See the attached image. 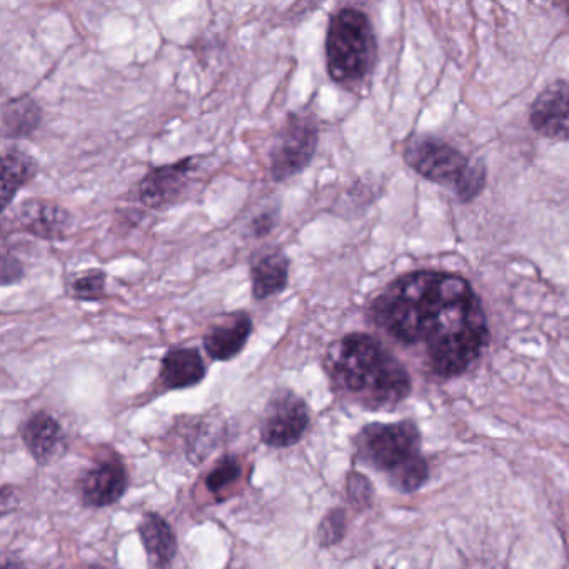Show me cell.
Masks as SVG:
<instances>
[{
    "mask_svg": "<svg viewBox=\"0 0 569 569\" xmlns=\"http://www.w3.org/2000/svg\"><path fill=\"white\" fill-rule=\"evenodd\" d=\"M368 315L389 338L425 349L439 378L468 371L489 345L481 299L465 278L449 272L401 276L372 299Z\"/></svg>",
    "mask_w": 569,
    "mask_h": 569,
    "instance_id": "obj_1",
    "label": "cell"
},
{
    "mask_svg": "<svg viewBox=\"0 0 569 569\" xmlns=\"http://www.w3.org/2000/svg\"><path fill=\"white\" fill-rule=\"evenodd\" d=\"M325 369L332 389L368 411H389L412 389L411 376L378 339L365 332L342 336L329 346Z\"/></svg>",
    "mask_w": 569,
    "mask_h": 569,
    "instance_id": "obj_2",
    "label": "cell"
},
{
    "mask_svg": "<svg viewBox=\"0 0 569 569\" xmlns=\"http://www.w3.org/2000/svg\"><path fill=\"white\" fill-rule=\"evenodd\" d=\"M362 465L381 472L402 492H415L428 481L429 466L421 451V432L412 421L372 422L355 439Z\"/></svg>",
    "mask_w": 569,
    "mask_h": 569,
    "instance_id": "obj_3",
    "label": "cell"
},
{
    "mask_svg": "<svg viewBox=\"0 0 569 569\" xmlns=\"http://www.w3.org/2000/svg\"><path fill=\"white\" fill-rule=\"evenodd\" d=\"M326 69L336 84L358 91L375 71L378 42L365 12L339 9L331 16L326 34Z\"/></svg>",
    "mask_w": 569,
    "mask_h": 569,
    "instance_id": "obj_4",
    "label": "cell"
},
{
    "mask_svg": "<svg viewBox=\"0 0 569 569\" xmlns=\"http://www.w3.org/2000/svg\"><path fill=\"white\" fill-rule=\"evenodd\" d=\"M318 144L316 116L308 109L289 112L269 151L271 178L282 182L301 174L315 159Z\"/></svg>",
    "mask_w": 569,
    "mask_h": 569,
    "instance_id": "obj_5",
    "label": "cell"
},
{
    "mask_svg": "<svg viewBox=\"0 0 569 569\" xmlns=\"http://www.w3.org/2000/svg\"><path fill=\"white\" fill-rule=\"evenodd\" d=\"M405 159L412 171L436 184L458 188L471 162L448 142L419 138L406 146Z\"/></svg>",
    "mask_w": 569,
    "mask_h": 569,
    "instance_id": "obj_6",
    "label": "cell"
},
{
    "mask_svg": "<svg viewBox=\"0 0 569 569\" xmlns=\"http://www.w3.org/2000/svg\"><path fill=\"white\" fill-rule=\"evenodd\" d=\"M309 426L305 399L289 389H281L269 399L261 419V441L271 448L298 445Z\"/></svg>",
    "mask_w": 569,
    "mask_h": 569,
    "instance_id": "obj_7",
    "label": "cell"
},
{
    "mask_svg": "<svg viewBox=\"0 0 569 569\" xmlns=\"http://www.w3.org/2000/svg\"><path fill=\"white\" fill-rule=\"evenodd\" d=\"M198 169L194 158L151 169L139 184V199L149 209H166L182 201Z\"/></svg>",
    "mask_w": 569,
    "mask_h": 569,
    "instance_id": "obj_8",
    "label": "cell"
},
{
    "mask_svg": "<svg viewBox=\"0 0 569 569\" xmlns=\"http://www.w3.org/2000/svg\"><path fill=\"white\" fill-rule=\"evenodd\" d=\"M12 228L42 241H64L72 228V216L58 202L31 199L12 212Z\"/></svg>",
    "mask_w": 569,
    "mask_h": 569,
    "instance_id": "obj_9",
    "label": "cell"
},
{
    "mask_svg": "<svg viewBox=\"0 0 569 569\" xmlns=\"http://www.w3.org/2000/svg\"><path fill=\"white\" fill-rule=\"evenodd\" d=\"M529 119L536 132L556 141L569 139V82L556 81L532 102Z\"/></svg>",
    "mask_w": 569,
    "mask_h": 569,
    "instance_id": "obj_10",
    "label": "cell"
},
{
    "mask_svg": "<svg viewBox=\"0 0 569 569\" xmlns=\"http://www.w3.org/2000/svg\"><path fill=\"white\" fill-rule=\"evenodd\" d=\"M252 318L249 312L234 311L209 326L202 338L206 352L214 361H231L241 355L252 335Z\"/></svg>",
    "mask_w": 569,
    "mask_h": 569,
    "instance_id": "obj_11",
    "label": "cell"
},
{
    "mask_svg": "<svg viewBox=\"0 0 569 569\" xmlns=\"http://www.w3.org/2000/svg\"><path fill=\"white\" fill-rule=\"evenodd\" d=\"M289 269L291 259L284 249L278 246H266L252 256L251 289L256 301H266L286 291L289 284Z\"/></svg>",
    "mask_w": 569,
    "mask_h": 569,
    "instance_id": "obj_12",
    "label": "cell"
},
{
    "mask_svg": "<svg viewBox=\"0 0 569 569\" xmlns=\"http://www.w3.org/2000/svg\"><path fill=\"white\" fill-rule=\"evenodd\" d=\"M21 436L32 458L39 465H54L68 451V441H66L62 426L49 412H34L22 425Z\"/></svg>",
    "mask_w": 569,
    "mask_h": 569,
    "instance_id": "obj_13",
    "label": "cell"
},
{
    "mask_svg": "<svg viewBox=\"0 0 569 569\" xmlns=\"http://www.w3.org/2000/svg\"><path fill=\"white\" fill-rule=\"evenodd\" d=\"M128 486V471L121 461L98 462L82 476V501L92 508L116 505L124 496Z\"/></svg>",
    "mask_w": 569,
    "mask_h": 569,
    "instance_id": "obj_14",
    "label": "cell"
},
{
    "mask_svg": "<svg viewBox=\"0 0 569 569\" xmlns=\"http://www.w3.org/2000/svg\"><path fill=\"white\" fill-rule=\"evenodd\" d=\"M206 372L208 369L199 349L174 348L169 349L162 358L159 379L169 391H178L194 388L204 381Z\"/></svg>",
    "mask_w": 569,
    "mask_h": 569,
    "instance_id": "obj_15",
    "label": "cell"
},
{
    "mask_svg": "<svg viewBox=\"0 0 569 569\" xmlns=\"http://www.w3.org/2000/svg\"><path fill=\"white\" fill-rule=\"evenodd\" d=\"M142 545L154 569H168L178 555V539L171 525L158 512H146L138 526Z\"/></svg>",
    "mask_w": 569,
    "mask_h": 569,
    "instance_id": "obj_16",
    "label": "cell"
},
{
    "mask_svg": "<svg viewBox=\"0 0 569 569\" xmlns=\"http://www.w3.org/2000/svg\"><path fill=\"white\" fill-rule=\"evenodd\" d=\"M39 162L24 149L12 146L2 154V211H8L22 188L36 178Z\"/></svg>",
    "mask_w": 569,
    "mask_h": 569,
    "instance_id": "obj_17",
    "label": "cell"
},
{
    "mask_svg": "<svg viewBox=\"0 0 569 569\" xmlns=\"http://www.w3.org/2000/svg\"><path fill=\"white\" fill-rule=\"evenodd\" d=\"M42 122V109L31 96L9 99L2 106V134L6 139H28Z\"/></svg>",
    "mask_w": 569,
    "mask_h": 569,
    "instance_id": "obj_18",
    "label": "cell"
},
{
    "mask_svg": "<svg viewBox=\"0 0 569 569\" xmlns=\"http://www.w3.org/2000/svg\"><path fill=\"white\" fill-rule=\"evenodd\" d=\"M108 274L102 269H88L69 281V295L82 302H96L106 298Z\"/></svg>",
    "mask_w": 569,
    "mask_h": 569,
    "instance_id": "obj_19",
    "label": "cell"
},
{
    "mask_svg": "<svg viewBox=\"0 0 569 569\" xmlns=\"http://www.w3.org/2000/svg\"><path fill=\"white\" fill-rule=\"evenodd\" d=\"M241 475L242 466L238 458L224 456L209 472L208 478H206V486H208L209 491L219 495V492L226 491L229 486L234 485L241 478Z\"/></svg>",
    "mask_w": 569,
    "mask_h": 569,
    "instance_id": "obj_20",
    "label": "cell"
},
{
    "mask_svg": "<svg viewBox=\"0 0 569 569\" xmlns=\"http://www.w3.org/2000/svg\"><path fill=\"white\" fill-rule=\"evenodd\" d=\"M346 529H348V519L346 511L341 508L331 509L328 515L319 522L318 542L321 548H331L345 539Z\"/></svg>",
    "mask_w": 569,
    "mask_h": 569,
    "instance_id": "obj_21",
    "label": "cell"
},
{
    "mask_svg": "<svg viewBox=\"0 0 569 569\" xmlns=\"http://www.w3.org/2000/svg\"><path fill=\"white\" fill-rule=\"evenodd\" d=\"M346 496H348L349 505L352 508L365 511L371 506L372 498H375V488L365 475L351 471L346 478Z\"/></svg>",
    "mask_w": 569,
    "mask_h": 569,
    "instance_id": "obj_22",
    "label": "cell"
},
{
    "mask_svg": "<svg viewBox=\"0 0 569 569\" xmlns=\"http://www.w3.org/2000/svg\"><path fill=\"white\" fill-rule=\"evenodd\" d=\"M486 186V169L482 164H471V168L466 172L465 178L459 182L458 188L455 189L458 198L462 202L472 201L481 194Z\"/></svg>",
    "mask_w": 569,
    "mask_h": 569,
    "instance_id": "obj_23",
    "label": "cell"
},
{
    "mask_svg": "<svg viewBox=\"0 0 569 569\" xmlns=\"http://www.w3.org/2000/svg\"><path fill=\"white\" fill-rule=\"evenodd\" d=\"M279 224V206H268L252 216L248 224V232L251 238L264 239L276 231Z\"/></svg>",
    "mask_w": 569,
    "mask_h": 569,
    "instance_id": "obj_24",
    "label": "cell"
},
{
    "mask_svg": "<svg viewBox=\"0 0 569 569\" xmlns=\"http://www.w3.org/2000/svg\"><path fill=\"white\" fill-rule=\"evenodd\" d=\"M26 269L21 259L11 252H2V261H0V281L2 286L18 284L24 279Z\"/></svg>",
    "mask_w": 569,
    "mask_h": 569,
    "instance_id": "obj_25",
    "label": "cell"
},
{
    "mask_svg": "<svg viewBox=\"0 0 569 569\" xmlns=\"http://www.w3.org/2000/svg\"><path fill=\"white\" fill-rule=\"evenodd\" d=\"M9 506H12V509L16 508V496L14 491H12L9 486H4V488H2V495H0V509H2V515L8 516L9 512H11Z\"/></svg>",
    "mask_w": 569,
    "mask_h": 569,
    "instance_id": "obj_26",
    "label": "cell"
},
{
    "mask_svg": "<svg viewBox=\"0 0 569 569\" xmlns=\"http://www.w3.org/2000/svg\"><path fill=\"white\" fill-rule=\"evenodd\" d=\"M2 569H28L24 562L18 561V559H6Z\"/></svg>",
    "mask_w": 569,
    "mask_h": 569,
    "instance_id": "obj_27",
    "label": "cell"
},
{
    "mask_svg": "<svg viewBox=\"0 0 569 569\" xmlns=\"http://www.w3.org/2000/svg\"><path fill=\"white\" fill-rule=\"evenodd\" d=\"M566 14H568V16H569V4H568V6H566Z\"/></svg>",
    "mask_w": 569,
    "mask_h": 569,
    "instance_id": "obj_28",
    "label": "cell"
}]
</instances>
